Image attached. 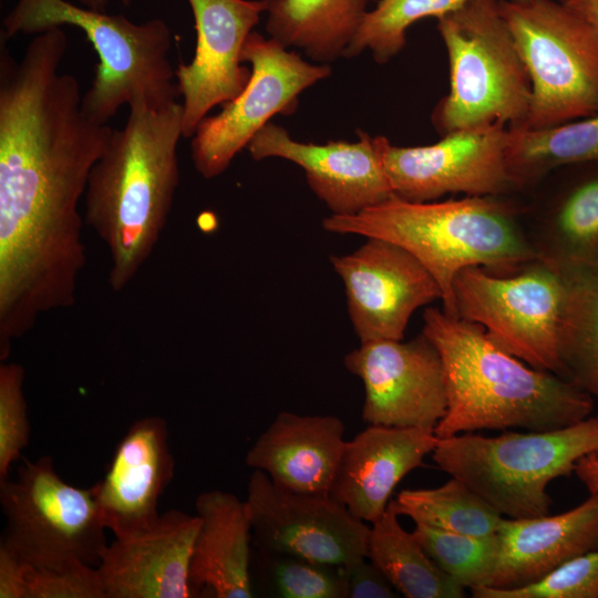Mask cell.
<instances>
[{"instance_id": "obj_1", "label": "cell", "mask_w": 598, "mask_h": 598, "mask_svg": "<svg viewBox=\"0 0 598 598\" xmlns=\"http://www.w3.org/2000/svg\"><path fill=\"white\" fill-rule=\"evenodd\" d=\"M0 349L75 303L86 264L79 205L113 128L82 111L61 73L68 38L50 28L17 60L0 39Z\"/></svg>"}, {"instance_id": "obj_2", "label": "cell", "mask_w": 598, "mask_h": 598, "mask_svg": "<svg viewBox=\"0 0 598 598\" xmlns=\"http://www.w3.org/2000/svg\"><path fill=\"white\" fill-rule=\"evenodd\" d=\"M128 107L125 125L113 128L94 164L84 195V221L107 248L114 291L123 290L153 252L179 181L182 103L154 105L141 99Z\"/></svg>"}, {"instance_id": "obj_3", "label": "cell", "mask_w": 598, "mask_h": 598, "mask_svg": "<svg viewBox=\"0 0 598 598\" xmlns=\"http://www.w3.org/2000/svg\"><path fill=\"white\" fill-rule=\"evenodd\" d=\"M422 332L444 365L447 409L434 430L439 439L480 430H551L591 415L592 396L511 354L477 323L427 308Z\"/></svg>"}, {"instance_id": "obj_4", "label": "cell", "mask_w": 598, "mask_h": 598, "mask_svg": "<svg viewBox=\"0 0 598 598\" xmlns=\"http://www.w3.org/2000/svg\"><path fill=\"white\" fill-rule=\"evenodd\" d=\"M497 196L412 202L395 195L353 215H330L324 230L394 243L434 277L443 310L455 316L453 283L468 267L514 268L543 256L523 237L509 207Z\"/></svg>"}, {"instance_id": "obj_5", "label": "cell", "mask_w": 598, "mask_h": 598, "mask_svg": "<svg viewBox=\"0 0 598 598\" xmlns=\"http://www.w3.org/2000/svg\"><path fill=\"white\" fill-rule=\"evenodd\" d=\"M62 25L82 30L97 53L95 75L82 96V111L91 121L107 124L120 107L141 99L154 105L178 102L176 70L168 58L172 34L161 19L135 23L68 0H18L3 19L1 37Z\"/></svg>"}, {"instance_id": "obj_6", "label": "cell", "mask_w": 598, "mask_h": 598, "mask_svg": "<svg viewBox=\"0 0 598 598\" xmlns=\"http://www.w3.org/2000/svg\"><path fill=\"white\" fill-rule=\"evenodd\" d=\"M595 453L598 416L590 415L551 430L461 433L440 439L431 455L441 471L463 481L502 516L530 518L549 514V483Z\"/></svg>"}, {"instance_id": "obj_7", "label": "cell", "mask_w": 598, "mask_h": 598, "mask_svg": "<svg viewBox=\"0 0 598 598\" xmlns=\"http://www.w3.org/2000/svg\"><path fill=\"white\" fill-rule=\"evenodd\" d=\"M450 65V91L432 113L435 130L454 131L501 123L525 125L532 84L499 0H470L437 19Z\"/></svg>"}, {"instance_id": "obj_8", "label": "cell", "mask_w": 598, "mask_h": 598, "mask_svg": "<svg viewBox=\"0 0 598 598\" xmlns=\"http://www.w3.org/2000/svg\"><path fill=\"white\" fill-rule=\"evenodd\" d=\"M532 84L524 128L598 113V37L559 0H499ZM519 127V128H523Z\"/></svg>"}, {"instance_id": "obj_9", "label": "cell", "mask_w": 598, "mask_h": 598, "mask_svg": "<svg viewBox=\"0 0 598 598\" xmlns=\"http://www.w3.org/2000/svg\"><path fill=\"white\" fill-rule=\"evenodd\" d=\"M7 519L0 546L33 567L81 561L96 567L106 547L93 485H71L51 456L24 461L14 480L0 481Z\"/></svg>"}, {"instance_id": "obj_10", "label": "cell", "mask_w": 598, "mask_h": 598, "mask_svg": "<svg viewBox=\"0 0 598 598\" xmlns=\"http://www.w3.org/2000/svg\"><path fill=\"white\" fill-rule=\"evenodd\" d=\"M453 292L456 317L483 327L495 343L528 365L563 378L565 281L553 257L536 259L511 277L465 268L455 277Z\"/></svg>"}, {"instance_id": "obj_11", "label": "cell", "mask_w": 598, "mask_h": 598, "mask_svg": "<svg viewBox=\"0 0 598 598\" xmlns=\"http://www.w3.org/2000/svg\"><path fill=\"white\" fill-rule=\"evenodd\" d=\"M241 62L251 66L246 86L219 113L204 117L192 137L193 164L206 179L223 174L274 115L293 113L301 92L331 74L329 64L309 63L255 31L244 44Z\"/></svg>"}, {"instance_id": "obj_12", "label": "cell", "mask_w": 598, "mask_h": 598, "mask_svg": "<svg viewBox=\"0 0 598 598\" xmlns=\"http://www.w3.org/2000/svg\"><path fill=\"white\" fill-rule=\"evenodd\" d=\"M246 503L252 546L332 566L367 557L370 524L330 494L288 491L252 471Z\"/></svg>"}, {"instance_id": "obj_13", "label": "cell", "mask_w": 598, "mask_h": 598, "mask_svg": "<svg viewBox=\"0 0 598 598\" xmlns=\"http://www.w3.org/2000/svg\"><path fill=\"white\" fill-rule=\"evenodd\" d=\"M507 134L508 127L496 123L454 131L424 146H394L384 137L382 156L394 195L429 202L446 194L498 196L513 189Z\"/></svg>"}, {"instance_id": "obj_14", "label": "cell", "mask_w": 598, "mask_h": 598, "mask_svg": "<svg viewBox=\"0 0 598 598\" xmlns=\"http://www.w3.org/2000/svg\"><path fill=\"white\" fill-rule=\"evenodd\" d=\"M364 386L367 424L435 430L447 409L442 358L422 332L410 341L374 340L346 354Z\"/></svg>"}, {"instance_id": "obj_15", "label": "cell", "mask_w": 598, "mask_h": 598, "mask_svg": "<svg viewBox=\"0 0 598 598\" xmlns=\"http://www.w3.org/2000/svg\"><path fill=\"white\" fill-rule=\"evenodd\" d=\"M341 278L350 321L360 343L402 340L414 311L442 291L429 270L408 250L381 238L347 255L330 256Z\"/></svg>"}, {"instance_id": "obj_16", "label": "cell", "mask_w": 598, "mask_h": 598, "mask_svg": "<svg viewBox=\"0 0 598 598\" xmlns=\"http://www.w3.org/2000/svg\"><path fill=\"white\" fill-rule=\"evenodd\" d=\"M187 1L196 47L193 60L176 69L183 97V138H192L212 109L231 101L246 86L250 69L243 65V48L266 12L264 0Z\"/></svg>"}, {"instance_id": "obj_17", "label": "cell", "mask_w": 598, "mask_h": 598, "mask_svg": "<svg viewBox=\"0 0 598 598\" xmlns=\"http://www.w3.org/2000/svg\"><path fill=\"white\" fill-rule=\"evenodd\" d=\"M357 133L360 140L354 143H302L269 122L247 148L255 161L279 157L297 164L332 215H353L394 195L382 156L385 136H370L360 130Z\"/></svg>"}, {"instance_id": "obj_18", "label": "cell", "mask_w": 598, "mask_h": 598, "mask_svg": "<svg viewBox=\"0 0 598 598\" xmlns=\"http://www.w3.org/2000/svg\"><path fill=\"white\" fill-rule=\"evenodd\" d=\"M174 472L166 421L157 415L136 420L116 445L105 475L93 485L105 528L115 538H126L152 527Z\"/></svg>"}, {"instance_id": "obj_19", "label": "cell", "mask_w": 598, "mask_h": 598, "mask_svg": "<svg viewBox=\"0 0 598 598\" xmlns=\"http://www.w3.org/2000/svg\"><path fill=\"white\" fill-rule=\"evenodd\" d=\"M197 514L171 509L148 529L115 538L96 566L105 598H189L193 546L199 528Z\"/></svg>"}, {"instance_id": "obj_20", "label": "cell", "mask_w": 598, "mask_h": 598, "mask_svg": "<svg viewBox=\"0 0 598 598\" xmlns=\"http://www.w3.org/2000/svg\"><path fill=\"white\" fill-rule=\"evenodd\" d=\"M439 440L424 429L368 424L346 442L330 495L372 524L385 512L401 480L424 465Z\"/></svg>"}, {"instance_id": "obj_21", "label": "cell", "mask_w": 598, "mask_h": 598, "mask_svg": "<svg viewBox=\"0 0 598 598\" xmlns=\"http://www.w3.org/2000/svg\"><path fill=\"white\" fill-rule=\"evenodd\" d=\"M336 415L282 411L257 437L245 456L252 471L276 485L307 494H330L347 440Z\"/></svg>"}, {"instance_id": "obj_22", "label": "cell", "mask_w": 598, "mask_h": 598, "mask_svg": "<svg viewBox=\"0 0 598 598\" xmlns=\"http://www.w3.org/2000/svg\"><path fill=\"white\" fill-rule=\"evenodd\" d=\"M497 564L487 587L534 582L563 563L598 548V494L556 515L504 518Z\"/></svg>"}, {"instance_id": "obj_23", "label": "cell", "mask_w": 598, "mask_h": 598, "mask_svg": "<svg viewBox=\"0 0 598 598\" xmlns=\"http://www.w3.org/2000/svg\"><path fill=\"white\" fill-rule=\"evenodd\" d=\"M200 519L193 546L188 580L195 594L216 598H251V522L248 505L219 489L200 493L195 502Z\"/></svg>"}, {"instance_id": "obj_24", "label": "cell", "mask_w": 598, "mask_h": 598, "mask_svg": "<svg viewBox=\"0 0 598 598\" xmlns=\"http://www.w3.org/2000/svg\"><path fill=\"white\" fill-rule=\"evenodd\" d=\"M270 38L319 64L343 54L368 12V0H264Z\"/></svg>"}, {"instance_id": "obj_25", "label": "cell", "mask_w": 598, "mask_h": 598, "mask_svg": "<svg viewBox=\"0 0 598 598\" xmlns=\"http://www.w3.org/2000/svg\"><path fill=\"white\" fill-rule=\"evenodd\" d=\"M553 258L565 281L559 329L563 378L598 399V265Z\"/></svg>"}, {"instance_id": "obj_26", "label": "cell", "mask_w": 598, "mask_h": 598, "mask_svg": "<svg viewBox=\"0 0 598 598\" xmlns=\"http://www.w3.org/2000/svg\"><path fill=\"white\" fill-rule=\"evenodd\" d=\"M367 558L406 598L465 597V588L439 568L413 532L401 526L390 502L370 524Z\"/></svg>"}, {"instance_id": "obj_27", "label": "cell", "mask_w": 598, "mask_h": 598, "mask_svg": "<svg viewBox=\"0 0 598 598\" xmlns=\"http://www.w3.org/2000/svg\"><path fill=\"white\" fill-rule=\"evenodd\" d=\"M506 156L516 186L560 166L598 163V113L546 128H508Z\"/></svg>"}, {"instance_id": "obj_28", "label": "cell", "mask_w": 598, "mask_h": 598, "mask_svg": "<svg viewBox=\"0 0 598 598\" xmlns=\"http://www.w3.org/2000/svg\"><path fill=\"white\" fill-rule=\"evenodd\" d=\"M450 477L437 487L403 489L390 504L414 524L474 536L496 534L504 516L463 481Z\"/></svg>"}, {"instance_id": "obj_29", "label": "cell", "mask_w": 598, "mask_h": 598, "mask_svg": "<svg viewBox=\"0 0 598 598\" xmlns=\"http://www.w3.org/2000/svg\"><path fill=\"white\" fill-rule=\"evenodd\" d=\"M252 587L272 598H343L339 566L251 545Z\"/></svg>"}, {"instance_id": "obj_30", "label": "cell", "mask_w": 598, "mask_h": 598, "mask_svg": "<svg viewBox=\"0 0 598 598\" xmlns=\"http://www.w3.org/2000/svg\"><path fill=\"white\" fill-rule=\"evenodd\" d=\"M470 0H380L368 11L343 58L351 59L365 50L383 64L406 43L408 29L423 18L436 19L457 10Z\"/></svg>"}, {"instance_id": "obj_31", "label": "cell", "mask_w": 598, "mask_h": 598, "mask_svg": "<svg viewBox=\"0 0 598 598\" xmlns=\"http://www.w3.org/2000/svg\"><path fill=\"white\" fill-rule=\"evenodd\" d=\"M412 532L439 568L458 585L471 590L489 584L498 558L497 533L474 536L423 524H415Z\"/></svg>"}, {"instance_id": "obj_32", "label": "cell", "mask_w": 598, "mask_h": 598, "mask_svg": "<svg viewBox=\"0 0 598 598\" xmlns=\"http://www.w3.org/2000/svg\"><path fill=\"white\" fill-rule=\"evenodd\" d=\"M555 228L561 245L555 258L598 265V172L579 179L564 195Z\"/></svg>"}, {"instance_id": "obj_33", "label": "cell", "mask_w": 598, "mask_h": 598, "mask_svg": "<svg viewBox=\"0 0 598 598\" xmlns=\"http://www.w3.org/2000/svg\"><path fill=\"white\" fill-rule=\"evenodd\" d=\"M475 598H598V548L576 556L543 578L522 587L499 589L480 586Z\"/></svg>"}, {"instance_id": "obj_34", "label": "cell", "mask_w": 598, "mask_h": 598, "mask_svg": "<svg viewBox=\"0 0 598 598\" xmlns=\"http://www.w3.org/2000/svg\"><path fill=\"white\" fill-rule=\"evenodd\" d=\"M24 377L20 363H0V481L9 477L12 463L21 457L30 440Z\"/></svg>"}, {"instance_id": "obj_35", "label": "cell", "mask_w": 598, "mask_h": 598, "mask_svg": "<svg viewBox=\"0 0 598 598\" xmlns=\"http://www.w3.org/2000/svg\"><path fill=\"white\" fill-rule=\"evenodd\" d=\"M24 598H105L96 567L75 561L60 567L27 564Z\"/></svg>"}, {"instance_id": "obj_36", "label": "cell", "mask_w": 598, "mask_h": 598, "mask_svg": "<svg viewBox=\"0 0 598 598\" xmlns=\"http://www.w3.org/2000/svg\"><path fill=\"white\" fill-rule=\"evenodd\" d=\"M340 567L343 598H395L399 592L367 557Z\"/></svg>"}, {"instance_id": "obj_37", "label": "cell", "mask_w": 598, "mask_h": 598, "mask_svg": "<svg viewBox=\"0 0 598 598\" xmlns=\"http://www.w3.org/2000/svg\"><path fill=\"white\" fill-rule=\"evenodd\" d=\"M27 563L0 546V598H24Z\"/></svg>"}, {"instance_id": "obj_38", "label": "cell", "mask_w": 598, "mask_h": 598, "mask_svg": "<svg viewBox=\"0 0 598 598\" xmlns=\"http://www.w3.org/2000/svg\"><path fill=\"white\" fill-rule=\"evenodd\" d=\"M574 472L590 494H598V453L581 457Z\"/></svg>"}, {"instance_id": "obj_39", "label": "cell", "mask_w": 598, "mask_h": 598, "mask_svg": "<svg viewBox=\"0 0 598 598\" xmlns=\"http://www.w3.org/2000/svg\"><path fill=\"white\" fill-rule=\"evenodd\" d=\"M559 1L563 2L567 8H569L582 21H585L598 37V0Z\"/></svg>"}, {"instance_id": "obj_40", "label": "cell", "mask_w": 598, "mask_h": 598, "mask_svg": "<svg viewBox=\"0 0 598 598\" xmlns=\"http://www.w3.org/2000/svg\"><path fill=\"white\" fill-rule=\"evenodd\" d=\"M111 1H117L122 6L128 7L133 0H76L79 4L97 11H106Z\"/></svg>"}, {"instance_id": "obj_41", "label": "cell", "mask_w": 598, "mask_h": 598, "mask_svg": "<svg viewBox=\"0 0 598 598\" xmlns=\"http://www.w3.org/2000/svg\"><path fill=\"white\" fill-rule=\"evenodd\" d=\"M516 1H520V0H516Z\"/></svg>"}]
</instances>
